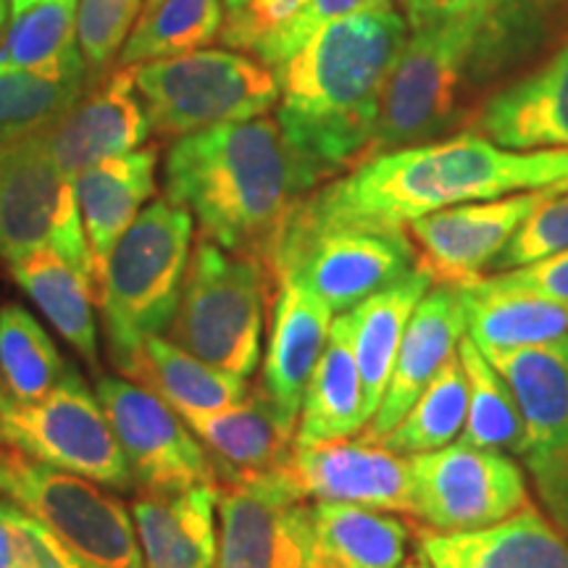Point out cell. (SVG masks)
Here are the masks:
<instances>
[{"mask_svg": "<svg viewBox=\"0 0 568 568\" xmlns=\"http://www.w3.org/2000/svg\"><path fill=\"white\" fill-rule=\"evenodd\" d=\"M568 184V151H508L485 134L460 132L355 163L295 209L308 224L406 230L460 203Z\"/></svg>", "mask_w": 568, "mask_h": 568, "instance_id": "obj_1", "label": "cell"}, {"mask_svg": "<svg viewBox=\"0 0 568 568\" xmlns=\"http://www.w3.org/2000/svg\"><path fill=\"white\" fill-rule=\"evenodd\" d=\"M322 184L268 116L184 134L163 161L166 197L193 213L201 237L266 266L287 219Z\"/></svg>", "mask_w": 568, "mask_h": 568, "instance_id": "obj_2", "label": "cell"}, {"mask_svg": "<svg viewBox=\"0 0 568 568\" xmlns=\"http://www.w3.org/2000/svg\"><path fill=\"white\" fill-rule=\"evenodd\" d=\"M408 30L395 6L351 13L322 27L276 69V124L324 182L364 155Z\"/></svg>", "mask_w": 568, "mask_h": 568, "instance_id": "obj_3", "label": "cell"}, {"mask_svg": "<svg viewBox=\"0 0 568 568\" xmlns=\"http://www.w3.org/2000/svg\"><path fill=\"white\" fill-rule=\"evenodd\" d=\"M506 6L458 13L408 34L382 90L379 116L361 161L439 140L464 119L466 82L481 55L500 42L497 24Z\"/></svg>", "mask_w": 568, "mask_h": 568, "instance_id": "obj_4", "label": "cell"}, {"mask_svg": "<svg viewBox=\"0 0 568 568\" xmlns=\"http://www.w3.org/2000/svg\"><path fill=\"white\" fill-rule=\"evenodd\" d=\"M193 245V213L169 197L140 211L113 245L98 297L111 364L126 372L148 337L166 335Z\"/></svg>", "mask_w": 568, "mask_h": 568, "instance_id": "obj_5", "label": "cell"}, {"mask_svg": "<svg viewBox=\"0 0 568 568\" xmlns=\"http://www.w3.org/2000/svg\"><path fill=\"white\" fill-rule=\"evenodd\" d=\"M276 287L264 261L197 240L166 339L205 364L251 376L261 364L266 301Z\"/></svg>", "mask_w": 568, "mask_h": 568, "instance_id": "obj_6", "label": "cell"}, {"mask_svg": "<svg viewBox=\"0 0 568 568\" xmlns=\"http://www.w3.org/2000/svg\"><path fill=\"white\" fill-rule=\"evenodd\" d=\"M134 88L151 130L163 138L251 122L280 103L276 71L240 51H190L138 63Z\"/></svg>", "mask_w": 568, "mask_h": 568, "instance_id": "obj_7", "label": "cell"}, {"mask_svg": "<svg viewBox=\"0 0 568 568\" xmlns=\"http://www.w3.org/2000/svg\"><path fill=\"white\" fill-rule=\"evenodd\" d=\"M0 495L45 524L84 568H142L132 510L98 481L0 447Z\"/></svg>", "mask_w": 568, "mask_h": 568, "instance_id": "obj_8", "label": "cell"}, {"mask_svg": "<svg viewBox=\"0 0 568 568\" xmlns=\"http://www.w3.org/2000/svg\"><path fill=\"white\" fill-rule=\"evenodd\" d=\"M416 245L406 230L308 224L287 219L268 272L276 284L295 282L305 293L345 314L416 266Z\"/></svg>", "mask_w": 568, "mask_h": 568, "instance_id": "obj_9", "label": "cell"}, {"mask_svg": "<svg viewBox=\"0 0 568 568\" xmlns=\"http://www.w3.org/2000/svg\"><path fill=\"white\" fill-rule=\"evenodd\" d=\"M0 447L132 493L134 479L98 395L74 366L40 400H13L0 379Z\"/></svg>", "mask_w": 568, "mask_h": 568, "instance_id": "obj_10", "label": "cell"}, {"mask_svg": "<svg viewBox=\"0 0 568 568\" xmlns=\"http://www.w3.org/2000/svg\"><path fill=\"white\" fill-rule=\"evenodd\" d=\"M48 130L0 145V261L53 251L95 284L74 180L55 163Z\"/></svg>", "mask_w": 568, "mask_h": 568, "instance_id": "obj_11", "label": "cell"}, {"mask_svg": "<svg viewBox=\"0 0 568 568\" xmlns=\"http://www.w3.org/2000/svg\"><path fill=\"white\" fill-rule=\"evenodd\" d=\"M213 568H316L311 500L284 471L219 479Z\"/></svg>", "mask_w": 568, "mask_h": 568, "instance_id": "obj_12", "label": "cell"}, {"mask_svg": "<svg viewBox=\"0 0 568 568\" xmlns=\"http://www.w3.org/2000/svg\"><path fill=\"white\" fill-rule=\"evenodd\" d=\"M414 516L432 531H474L529 506L521 468L506 453L466 443L408 456Z\"/></svg>", "mask_w": 568, "mask_h": 568, "instance_id": "obj_13", "label": "cell"}, {"mask_svg": "<svg viewBox=\"0 0 568 568\" xmlns=\"http://www.w3.org/2000/svg\"><path fill=\"white\" fill-rule=\"evenodd\" d=\"M95 395L140 493L174 495L219 481L201 439L151 389L126 376H98Z\"/></svg>", "mask_w": 568, "mask_h": 568, "instance_id": "obj_14", "label": "cell"}, {"mask_svg": "<svg viewBox=\"0 0 568 568\" xmlns=\"http://www.w3.org/2000/svg\"><path fill=\"white\" fill-rule=\"evenodd\" d=\"M564 190L568 184H552L493 201L460 203L416 219L406 226L416 245V264L443 284H464L485 276L518 226Z\"/></svg>", "mask_w": 568, "mask_h": 568, "instance_id": "obj_15", "label": "cell"}, {"mask_svg": "<svg viewBox=\"0 0 568 568\" xmlns=\"http://www.w3.org/2000/svg\"><path fill=\"white\" fill-rule=\"evenodd\" d=\"M305 500L351 503L414 516V481L408 456L368 439H329L295 445L282 468Z\"/></svg>", "mask_w": 568, "mask_h": 568, "instance_id": "obj_16", "label": "cell"}, {"mask_svg": "<svg viewBox=\"0 0 568 568\" xmlns=\"http://www.w3.org/2000/svg\"><path fill=\"white\" fill-rule=\"evenodd\" d=\"M466 332V311L456 284H439L429 287L410 322L403 332L400 347H397L393 374H389L385 397L379 408L364 426V439L379 443L400 416L410 408V403L424 393V387L435 379V374L458 351L460 337Z\"/></svg>", "mask_w": 568, "mask_h": 568, "instance_id": "obj_17", "label": "cell"}, {"mask_svg": "<svg viewBox=\"0 0 568 568\" xmlns=\"http://www.w3.org/2000/svg\"><path fill=\"white\" fill-rule=\"evenodd\" d=\"M182 418L211 456L216 479L282 471L295 450L297 416L276 406L261 385L234 406Z\"/></svg>", "mask_w": 568, "mask_h": 568, "instance_id": "obj_18", "label": "cell"}, {"mask_svg": "<svg viewBox=\"0 0 568 568\" xmlns=\"http://www.w3.org/2000/svg\"><path fill=\"white\" fill-rule=\"evenodd\" d=\"M151 132L145 105L134 88V67H119L92 95L61 116L48 130V138L61 172L77 180L92 163L138 151Z\"/></svg>", "mask_w": 568, "mask_h": 568, "instance_id": "obj_19", "label": "cell"}, {"mask_svg": "<svg viewBox=\"0 0 568 568\" xmlns=\"http://www.w3.org/2000/svg\"><path fill=\"white\" fill-rule=\"evenodd\" d=\"M474 126L508 151H568V42L542 67L487 98Z\"/></svg>", "mask_w": 568, "mask_h": 568, "instance_id": "obj_20", "label": "cell"}, {"mask_svg": "<svg viewBox=\"0 0 568 568\" xmlns=\"http://www.w3.org/2000/svg\"><path fill=\"white\" fill-rule=\"evenodd\" d=\"M481 353L506 379L521 410L529 445L524 458L568 456V335L550 343Z\"/></svg>", "mask_w": 568, "mask_h": 568, "instance_id": "obj_21", "label": "cell"}, {"mask_svg": "<svg viewBox=\"0 0 568 568\" xmlns=\"http://www.w3.org/2000/svg\"><path fill=\"white\" fill-rule=\"evenodd\" d=\"M219 481L132 503L142 568H213L219 550Z\"/></svg>", "mask_w": 568, "mask_h": 568, "instance_id": "obj_22", "label": "cell"}, {"mask_svg": "<svg viewBox=\"0 0 568 568\" xmlns=\"http://www.w3.org/2000/svg\"><path fill=\"white\" fill-rule=\"evenodd\" d=\"M422 550L435 568H568V539L535 506L474 531H426Z\"/></svg>", "mask_w": 568, "mask_h": 568, "instance_id": "obj_23", "label": "cell"}, {"mask_svg": "<svg viewBox=\"0 0 568 568\" xmlns=\"http://www.w3.org/2000/svg\"><path fill=\"white\" fill-rule=\"evenodd\" d=\"M155 166L159 148L148 145L92 163L74 180L77 203L95 266V293L113 245L140 216L142 205L155 195Z\"/></svg>", "mask_w": 568, "mask_h": 568, "instance_id": "obj_24", "label": "cell"}, {"mask_svg": "<svg viewBox=\"0 0 568 568\" xmlns=\"http://www.w3.org/2000/svg\"><path fill=\"white\" fill-rule=\"evenodd\" d=\"M332 308L295 282L276 284L272 332L258 385L287 414L301 418L303 397L332 329Z\"/></svg>", "mask_w": 568, "mask_h": 568, "instance_id": "obj_25", "label": "cell"}, {"mask_svg": "<svg viewBox=\"0 0 568 568\" xmlns=\"http://www.w3.org/2000/svg\"><path fill=\"white\" fill-rule=\"evenodd\" d=\"M432 282L435 280L416 264L397 282L387 284L385 290L368 295L366 301H361L351 311H345L368 418L374 416L382 397H385L403 332H406L410 314L416 311L418 301L429 293Z\"/></svg>", "mask_w": 568, "mask_h": 568, "instance_id": "obj_26", "label": "cell"}, {"mask_svg": "<svg viewBox=\"0 0 568 568\" xmlns=\"http://www.w3.org/2000/svg\"><path fill=\"white\" fill-rule=\"evenodd\" d=\"M368 424L358 364L351 345L345 314L332 322L329 339L305 389L295 445L345 439Z\"/></svg>", "mask_w": 568, "mask_h": 568, "instance_id": "obj_27", "label": "cell"}, {"mask_svg": "<svg viewBox=\"0 0 568 568\" xmlns=\"http://www.w3.org/2000/svg\"><path fill=\"white\" fill-rule=\"evenodd\" d=\"M122 376L151 389L180 416L234 406L247 395L245 376L205 364L163 335L148 337Z\"/></svg>", "mask_w": 568, "mask_h": 568, "instance_id": "obj_28", "label": "cell"}, {"mask_svg": "<svg viewBox=\"0 0 568 568\" xmlns=\"http://www.w3.org/2000/svg\"><path fill=\"white\" fill-rule=\"evenodd\" d=\"M316 568H400L410 527L385 510L351 503H311Z\"/></svg>", "mask_w": 568, "mask_h": 568, "instance_id": "obj_29", "label": "cell"}, {"mask_svg": "<svg viewBox=\"0 0 568 568\" xmlns=\"http://www.w3.org/2000/svg\"><path fill=\"white\" fill-rule=\"evenodd\" d=\"M456 287L464 301L468 337L481 351L539 345L568 335V305L564 303L489 287L481 276Z\"/></svg>", "mask_w": 568, "mask_h": 568, "instance_id": "obj_30", "label": "cell"}, {"mask_svg": "<svg viewBox=\"0 0 568 568\" xmlns=\"http://www.w3.org/2000/svg\"><path fill=\"white\" fill-rule=\"evenodd\" d=\"M9 272L84 364L90 368L101 366L98 324L92 311L95 284L53 251L32 253L30 258L9 266Z\"/></svg>", "mask_w": 568, "mask_h": 568, "instance_id": "obj_31", "label": "cell"}, {"mask_svg": "<svg viewBox=\"0 0 568 568\" xmlns=\"http://www.w3.org/2000/svg\"><path fill=\"white\" fill-rule=\"evenodd\" d=\"M0 69L32 71L53 80L88 77L77 42V0H42L13 11L9 30L0 38Z\"/></svg>", "mask_w": 568, "mask_h": 568, "instance_id": "obj_32", "label": "cell"}, {"mask_svg": "<svg viewBox=\"0 0 568 568\" xmlns=\"http://www.w3.org/2000/svg\"><path fill=\"white\" fill-rule=\"evenodd\" d=\"M458 361L466 376V422L460 443L481 450L527 456V429L514 393L471 337H460Z\"/></svg>", "mask_w": 568, "mask_h": 568, "instance_id": "obj_33", "label": "cell"}, {"mask_svg": "<svg viewBox=\"0 0 568 568\" xmlns=\"http://www.w3.org/2000/svg\"><path fill=\"white\" fill-rule=\"evenodd\" d=\"M222 21V0H159L140 13L119 53V67H138L201 51L213 38H219Z\"/></svg>", "mask_w": 568, "mask_h": 568, "instance_id": "obj_34", "label": "cell"}, {"mask_svg": "<svg viewBox=\"0 0 568 568\" xmlns=\"http://www.w3.org/2000/svg\"><path fill=\"white\" fill-rule=\"evenodd\" d=\"M67 372V361L45 326L21 303L0 305V379L13 400H40Z\"/></svg>", "mask_w": 568, "mask_h": 568, "instance_id": "obj_35", "label": "cell"}, {"mask_svg": "<svg viewBox=\"0 0 568 568\" xmlns=\"http://www.w3.org/2000/svg\"><path fill=\"white\" fill-rule=\"evenodd\" d=\"M466 406V376L456 351V355L435 374V379L424 387V393L410 403L400 422L379 439V445L400 453V456L439 450L464 432Z\"/></svg>", "mask_w": 568, "mask_h": 568, "instance_id": "obj_36", "label": "cell"}, {"mask_svg": "<svg viewBox=\"0 0 568 568\" xmlns=\"http://www.w3.org/2000/svg\"><path fill=\"white\" fill-rule=\"evenodd\" d=\"M88 77H42L32 71L0 69V145L48 130L74 109Z\"/></svg>", "mask_w": 568, "mask_h": 568, "instance_id": "obj_37", "label": "cell"}, {"mask_svg": "<svg viewBox=\"0 0 568 568\" xmlns=\"http://www.w3.org/2000/svg\"><path fill=\"white\" fill-rule=\"evenodd\" d=\"M145 0H82L77 17V42L88 63L90 82H98L140 19Z\"/></svg>", "mask_w": 568, "mask_h": 568, "instance_id": "obj_38", "label": "cell"}, {"mask_svg": "<svg viewBox=\"0 0 568 568\" xmlns=\"http://www.w3.org/2000/svg\"><path fill=\"white\" fill-rule=\"evenodd\" d=\"M382 6H393V0H308L287 24H282L280 30H274L268 38L261 40L253 48V55L276 71L290 55L301 51L322 27L351 17V13L382 9Z\"/></svg>", "mask_w": 568, "mask_h": 568, "instance_id": "obj_39", "label": "cell"}, {"mask_svg": "<svg viewBox=\"0 0 568 568\" xmlns=\"http://www.w3.org/2000/svg\"><path fill=\"white\" fill-rule=\"evenodd\" d=\"M560 251H568V190L552 195L518 226L503 253L495 258L493 272L527 266L531 261L548 258Z\"/></svg>", "mask_w": 568, "mask_h": 568, "instance_id": "obj_40", "label": "cell"}, {"mask_svg": "<svg viewBox=\"0 0 568 568\" xmlns=\"http://www.w3.org/2000/svg\"><path fill=\"white\" fill-rule=\"evenodd\" d=\"M308 0H245L226 9L219 40L230 51L253 53L261 40L268 38L282 24H287Z\"/></svg>", "mask_w": 568, "mask_h": 568, "instance_id": "obj_41", "label": "cell"}, {"mask_svg": "<svg viewBox=\"0 0 568 568\" xmlns=\"http://www.w3.org/2000/svg\"><path fill=\"white\" fill-rule=\"evenodd\" d=\"M9 500V497H6ZM13 539L11 568H84L45 524L9 500L6 506Z\"/></svg>", "mask_w": 568, "mask_h": 568, "instance_id": "obj_42", "label": "cell"}, {"mask_svg": "<svg viewBox=\"0 0 568 568\" xmlns=\"http://www.w3.org/2000/svg\"><path fill=\"white\" fill-rule=\"evenodd\" d=\"M481 280L489 287L514 290V293L537 295L545 301L568 305V251L531 261L527 266L508 268V272H495L493 276L485 274Z\"/></svg>", "mask_w": 568, "mask_h": 568, "instance_id": "obj_43", "label": "cell"}, {"mask_svg": "<svg viewBox=\"0 0 568 568\" xmlns=\"http://www.w3.org/2000/svg\"><path fill=\"white\" fill-rule=\"evenodd\" d=\"M527 466L552 521L568 537V456L527 460Z\"/></svg>", "mask_w": 568, "mask_h": 568, "instance_id": "obj_44", "label": "cell"}, {"mask_svg": "<svg viewBox=\"0 0 568 568\" xmlns=\"http://www.w3.org/2000/svg\"><path fill=\"white\" fill-rule=\"evenodd\" d=\"M508 0H400L403 17L408 19L410 30H418L424 24H435V21L458 17V13L474 9H497L506 6Z\"/></svg>", "mask_w": 568, "mask_h": 568, "instance_id": "obj_45", "label": "cell"}, {"mask_svg": "<svg viewBox=\"0 0 568 568\" xmlns=\"http://www.w3.org/2000/svg\"><path fill=\"white\" fill-rule=\"evenodd\" d=\"M6 506H9V500L0 495V568L13 566V539H11L9 516H6Z\"/></svg>", "mask_w": 568, "mask_h": 568, "instance_id": "obj_46", "label": "cell"}, {"mask_svg": "<svg viewBox=\"0 0 568 568\" xmlns=\"http://www.w3.org/2000/svg\"><path fill=\"white\" fill-rule=\"evenodd\" d=\"M400 568H435L429 564V558H426V552L422 550V545H416V550L410 552V556L403 560Z\"/></svg>", "mask_w": 568, "mask_h": 568, "instance_id": "obj_47", "label": "cell"}, {"mask_svg": "<svg viewBox=\"0 0 568 568\" xmlns=\"http://www.w3.org/2000/svg\"><path fill=\"white\" fill-rule=\"evenodd\" d=\"M34 3H42V0H11V13L30 9V6H34Z\"/></svg>", "mask_w": 568, "mask_h": 568, "instance_id": "obj_48", "label": "cell"}, {"mask_svg": "<svg viewBox=\"0 0 568 568\" xmlns=\"http://www.w3.org/2000/svg\"><path fill=\"white\" fill-rule=\"evenodd\" d=\"M6 17H9V0H0V32L6 27Z\"/></svg>", "mask_w": 568, "mask_h": 568, "instance_id": "obj_49", "label": "cell"}, {"mask_svg": "<svg viewBox=\"0 0 568 568\" xmlns=\"http://www.w3.org/2000/svg\"><path fill=\"white\" fill-rule=\"evenodd\" d=\"M240 3H245V0H224L226 9H232V6H240Z\"/></svg>", "mask_w": 568, "mask_h": 568, "instance_id": "obj_50", "label": "cell"}, {"mask_svg": "<svg viewBox=\"0 0 568 568\" xmlns=\"http://www.w3.org/2000/svg\"><path fill=\"white\" fill-rule=\"evenodd\" d=\"M535 3H542V6H552V3H564V0H535Z\"/></svg>", "mask_w": 568, "mask_h": 568, "instance_id": "obj_51", "label": "cell"}, {"mask_svg": "<svg viewBox=\"0 0 568 568\" xmlns=\"http://www.w3.org/2000/svg\"><path fill=\"white\" fill-rule=\"evenodd\" d=\"M155 3H159V0H145V3H142V11L151 9V6H155Z\"/></svg>", "mask_w": 568, "mask_h": 568, "instance_id": "obj_52", "label": "cell"}]
</instances>
